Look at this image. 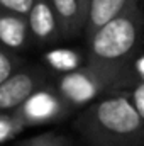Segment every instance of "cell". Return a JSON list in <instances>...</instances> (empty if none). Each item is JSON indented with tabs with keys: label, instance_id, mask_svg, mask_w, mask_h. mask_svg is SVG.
Instances as JSON below:
<instances>
[{
	"label": "cell",
	"instance_id": "obj_1",
	"mask_svg": "<svg viewBox=\"0 0 144 146\" xmlns=\"http://www.w3.org/2000/svg\"><path fill=\"white\" fill-rule=\"evenodd\" d=\"M73 126L90 146H144V119L126 88L87 104Z\"/></svg>",
	"mask_w": 144,
	"mask_h": 146
},
{
	"label": "cell",
	"instance_id": "obj_2",
	"mask_svg": "<svg viewBox=\"0 0 144 146\" xmlns=\"http://www.w3.org/2000/svg\"><path fill=\"white\" fill-rule=\"evenodd\" d=\"M87 41V63L132 66L144 41V12L139 0H129Z\"/></svg>",
	"mask_w": 144,
	"mask_h": 146
},
{
	"label": "cell",
	"instance_id": "obj_3",
	"mask_svg": "<svg viewBox=\"0 0 144 146\" xmlns=\"http://www.w3.org/2000/svg\"><path fill=\"white\" fill-rule=\"evenodd\" d=\"M139 82L132 66H110L85 63L73 72L61 73L54 88L71 109L85 107L92 100Z\"/></svg>",
	"mask_w": 144,
	"mask_h": 146
},
{
	"label": "cell",
	"instance_id": "obj_4",
	"mask_svg": "<svg viewBox=\"0 0 144 146\" xmlns=\"http://www.w3.org/2000/svg\"><path fill=\"white\" fill-rule=\"evenodd\" d=\"M71 110L73 109L68 106V102L58 94L54 87H49L44 83L37 87L31 95H27L10 112H14V115L27 129V127L58 122L65 119Z\"/></svg>",
	"mask_w": 144,
	"mask_h": 146
},
{
	"label": "cell",
	"instance_id": "obj_5",
	"mask_svg": "<svg viewBox=\"0 0 144 146\" xmlns=\"http://www.w3.org/2000/svg\"><path fill=\"white\" fill-rule=\"evenodd\" d=\"M46 83V72L41 66H20L0 82V112L14 110L37 87Z\"/></svg>",
	"mask_w": 144,
	"mask_h": 146
},
{
	"label": "cell",
	"instance_id": "obj_6",
	"mask_svg": "<svg viewBox=\"0 0 144 146\" xmlns=\"http://www.w3.org/2000/svg\"><path fill=\"white\" fill-rule=\"evenodd\" d=\"M31 37L39 44H51L61 39L59 24L49 0H34L31 10L26 14Z\"/></svg>",
	"mask_w": 144,
	"mask_h": 146
},
{
	"label": "cell",
	"instance_id": "obj_7",
	"mask_svg": "<svg viewBox=\"0 0 144 146\" xmlns=\"http://www.w3.org/2000/svg\"><path fill=\"white\" fill-rule=\"evenodd\" d=\"M58 24L61 37H75L85 29L87 9L80 0H49Z\"/></svg>",
	"mask_w": 144,
	"mask_h": 146
},
{
	"label": "cell",
	"instance_id": "obj_8",
	"mask_svg": "<svg viewBox=\"0 0 144 146\" xmlns=\"http://www.w3.org/2000/svg\"><path fill=\"white\" fill-rule=\"evenodd\" d=\"M31 39L29 24L26 15L0 10V42L14 51L27 48V42Z\"/></svg>",
	"mask_w": 144,
	"mask_h": 146
},
{
	"label": "cell",
	"instance_id": "obj_9",
	"mask_svg": "<svg viewBox=\"0 0 144 146\" xmlns=\"http://www.w3.org/2000/svg\"><path fill=\"white\" fill-rule=\"evenodd\" d=\"M129 0H90L88 2V12H87V22H85V36L88 37L93 34L102 24L110 21L117 12L124 9V5Z\"/></svg>",
	"mask_w": 144,
	"mask_h": 146
},
{
	"label": "cell",
	"instance_id": "obj_10",
	"mask_svg": "<svg viewBox=\"0 0 144 146\" xmlns=\"http://www.w3.org/2000/svg\"><path fill=\"white\" fill-rule=\"evenodd\" d=\"M42 60L53 72L66 73L85 65L87 54H81L80 51L68 49V48H54V49H49L48 53H44Z\"/></svg>",
	"mask_w": 144,
	"mask_h": 146
},
{
	"label": "cell",
	"instance_id": "obj_11",
	"mask_svg": "<svg viewBox=\"0 0 144 146\" xmlns=\"http://www.w3.org/2000/svg\"><path fill=\"white\" fill-rule=\"evenodd\" d=\"M15 146H76L68 136L58 134V133H42L34 138H27L22 141H17Z\"/></svg>",
	"mask_w": 144,
	"mask_h": 146
},
{
	"label": "cell",
	"instance_id": "obj_12",
	"mask_svg": "<svg viewBox=\"0 0 144 146\" xmlns=\"http://www.w3.org/2000/svg\"><path fill=\"white\" fill-rule=\"evenodd\" d=\"M24 129L26 126L14 115V112H0V145L14 139Z\"/></svg>",
	"mask_w": 144,
	"mask_h": 146
},
{
	"label": "cell",
	"instance_id": "obj_13",
	"mask_svg": "<svg viewBox=\"0 0 144 146\" xmlns=\"http://www.w3.org/2000/svg\"><path fill=\"white\" fill-rule=\"evenodd\" d=\"M20 66H22V58H19V54L14 49L0 42V82H3Z\"/></svg>",
	"mask_w": 144,
	"mask_h": 146
},
{
	"label": "cell",
	"instance_id": "obj_14",
	"mask_svg": "<svg viewBox=\"0 0 144 146\" xmlns=\"http://www.w3.org/2000/svg\"><path fill=\"white\" fill-rule=\"evenodd\" d=\"M32 3L34 0H0V10H9V12L26 15L31 10Z\"/></svg>",
	"mask_w": 144,
	"mask_h": 146
},
{
	"label": "cell",
	"instance_id": "obj_15",
	"mask_svg": "<svg viewBox=\"0 0 144 146\" xmlns=\"http://www.w3.org/2000/svg\"><path fill=\"white\" fill-rule=\"evenodd\" d=\"M129 95H131V102H132L134 109L144 119V78L134 85V88L129 92Z\"/></svg>",
	"mask_w": 144,
	"mask_h": 146
},
{
	"label": "cell",
	"instance_id": "obj_16",
	"mask_svg": "<svg viewBox=\"0 0 144 146\" xmlns=\"http://www.w3.org/2000/svg\"><path fill=\"white\" fill-rule=\"evenodd\" d=\"M132 68H134V72L137 75V78L143 80L144 78V56L143 58H137V56H136V60H134V63H132Z\"/></svg>",
	"mask_w": 144,
	"mask_h": 146
},
{
	"label": "cell",
	"instance_id": "obj_17",
	"mask_svg": "<svg viewBox=\"0 0 144 146\" xmlns=\"http://www.w3.org/2000/svg\"><path fill=\"white\" fill-rule=\"evenodd\" d=\"M80 2L83 3V7H85V9H87V12H88V2H90V0H80Z\"/></svg>",
	"mask_w": 144,
	"mask_h": 146
}]
</instances>
